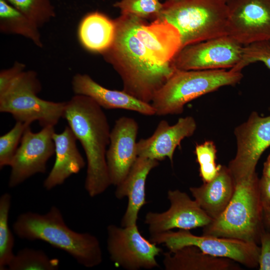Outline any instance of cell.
I'll return each mask as SVG.
<instances>
[{
    "mask_svg": "<svg viewBox=\"0 0 270 270\" xmlns=\"http://www.w3.org/2000/svg\"><path fill=\"white\" fill-rule=\"evenodd\" d=\"M150 240L156 244H164L170 252L194 246L204 253L229 258L248 268L258 267L260 247L254 243L228 238L197 236L185 230H170L150 235Z\"/></svg>",
    "mask_w": 270,
    "mask_h": 270,
    "instance_id": "ba28073f",
    "label": "cell"
},
{
    "mask_svg": "<svg viewBox=\"0 0 270 270\" xmlns=\"http://www.w3.org/2000/svg\"><path fill=\"white\" fill-rule=\"evenodd\" d=\"M0 30L23 36L38 47L43 46L38 27L6 0H0Z\"/></svg>",
    "mask_w": 270,
    "mask_h": 270,
    "instance_id": "cb8c5ba5",
    "label": "cell"
},
{
    "mask_svg": "<svg viewBox=\"0 0 270 270\" xmlns=\"http://www.w3.org/2000/svg\"><path fill=\"white\" fill-rule=\"evenodd\" d=\"M60 266L57 258H50L40 250L24 248L14 254L7 269L10 270H56Z\"/></svg>",
    "mask_w": 270,
    "mask_h": 270,
    "instance_id": "d4e9b609",
    "label": "cell"
},
{
    "mask_svg": "<svg viewBox=\"0 0 270 270\" xmlns=\"http://www.w3.org/2000/svg\"><path fill=\"white\" fill-rule=\"evenodd\" d=\"M116 34L114 20L94 12L86 14L78 28V37L86 50L102 54L111 46Z\"/></svg>",
    "mask_w": 270,
    "mask_h": 270,
    "instance_id": "603a6c76",
    "label": "cell"
},
{
    "mask_svg": "<svg viewBox=\"0 0 270 270\" xmlns=\"http://www.w3.org/2000/svg\"><path fill=\"white\" fill-rule=\"evenodd\" d=\"M244 46L228 35L222 36L182 48L172 63L179 70L230 69L241 60Z\"/></svg>",
    "mask_w": 270,
    "mask_h": 270,
    "instance_id": "30bf717a",
    "label": "cell"
},
{
    "mask_svg": "<svg viewBox=\"0 0 270 270\" xmlns=\"http://www.w3.org/2000/svg\"><path fill=\"white\" fill-rule=\"evenodd\" d=\"M236 152L228 168L236 183L252 175L262 153L270 146V114L262 116L256 111L234 130Z\"/></svg>",
    "mask_w": 270,
    "mask_h": 270,
    "instance_id": "8fae6325",
    "label": "cell"
},
{
    "mask_svg": "<svg viewBox=\"0 0 270 270\" xmlns=\"http://www.w3.org/2000/svg\"><path fill=\"white\" fill-rule=\"evenodd\" d=\"M121 14H131L146 20H154L158 16L162 4L159 0H120L114 4Z\"/></svg>",
    "mask_w": 270,
    "mask_h": 270,
    "instance_id": "f1b7e54d",
    "label": "cell"
},
{
    "mask_svg": "<svg viewBox=\"0 0 270 270\" xmlns=\"http://www.w3.org/2000/svg\"><path fill=\"white\" fill-rule=\"evenodd\" d=\"M236 184L228 166H222L211 181L200 186L190 187L194 200L212 220L227 207L235 192Z\"/></svg>",
    "mask_w": 270,
    "mask_h": 270,
    "instance_id": "44dd1931",
    "label": "cell"
},
{
    "mask_svg": "<svg viewBox=\"0 0 270 270\" xmlns=\"http://www.w3.org/2000/svg\"><path fill=\"white\" fill-rule=\"evenodd\" d=\"M260 253L258 258L260 270H270V232L265 228L260 236Z\"/></svg>",
    "mask_w": 270,
    "mask_h": 270,
    "instance_id": "1f68e13d",
    "label": "cell"
},
{
    "mask_svg": "<svg viewBox=\"0 0 270 270\" xmlns=\"http://www.w3.org/2000/svg\"><path fill=\"white\" fill-rule=\"evenodd\" d=\"M228 34L244 46L270 41V0H230Z\"/></svg>",
    "mask_w": 270,
    "mask_h": 270,
    "instance_id": "4fadbf2b",
    "label": "cell"
},
{
    "mask_svg": "<svg viewBox=\"0 0 270 270\" xmlns=\"http://www.w3.org/2000/svg\"><path fill=\"white\" fill-rule=\"evenodd\" d=\"M167 198L169 208L162 212H148L144 223L148 226L150 235L164 232L174 228L190 230L204 228L212 220L186 192L178 190H169Z\"/></svg>",
    "mask_w": 270,
    "mask_h": 270,
    "instance_id": "5bb4252c",
    "label": "cell"
},
{
    "mask_svg": "<svg viewBox=\"0 0 270 270\" xmlns=\"http://www.w3.org/2000/svg\"><path fill=\"white\" fill-rule=\"evenodd\" d=\"M75 94L90 98L106 109L120 108L138 112L144 116L156 115L151 104L142 102L124 90H110L100 85L86 74H78L72 80Z\"/></svg>",
    "mask_w": 270,
    "mask_h": 270,
    "instance_id": "ac0fdd59",
    "label": "cell"
},
{
    "mask_svg": "<svg viewBox=\"0 0 270 270\" xmlns=\"http://www.w3.org/2000/svg\"><path fill=\"white\" fill-rule=\"evenodd\" d=\"M158 161L138 156L124 180L116 186L114 195L121 200L128 198L120 225L126 227L136 224L141 208L146 204L145 186L150 172L158 165Z\"/></svg>",
    "mask_w": 270,
    "mask_h": 270,
    "instance_id": "d6986e66",
    "label": "cell"
},
{
    "mask_svg": "<svg viewBox=\"0 0 270 270\" xmlns=\"http://www.w3.org/2000/svg\"><path fill=\"white\" fill-rule=\"evenodd\" d=\"M63 118L86 154L85 189L90 197L98 196L111 185L106 160L110 134L106 116L102 108L90 98L75 94L66 102Z\"/></svg>",
    "mask_w": 270,
    "mask_h": 270,
    "instance_id": "7a4b0ae2",
    "label": "cell"
},
{
    "mask_svg": "<svg viewBox=\"0 0 270 270\" xmlns=\"http://www.w3.org/2000/svg\"><path fill=\"white\" fill-rule=\"evenodd\" d=\"M30 124L16 122L14 127L0 137V168L10 166L23 134Z\"/></svg>",
    "mask_w": 270,
    "mask_h": 270,
    "instance_id": "f546056e",
    "label": "cell"
},
{
    "mask_svg": "<svg viewBox=\"0 0 270 270\" xmlns=\"http://www.w3.org/2000/svg\"><path fill=\"white\" fill-rule=\"evenodd\" d=\"M263 222L265 229L270 232V208L263 209Z\"/></svg>",
    "mask_w": 270,
    "mask_h": 270,
    "instance_id": "836d02e7",
    "label": "cell"
},
{
    "mask_svg": "<svg viewBox=\"0 0 270 270\" xmlns=\"http://www.w3.org/2000/svg\"><path fill=\"white\" fill-rule=\"evenodd\" d=\"M11 195L3 194L0 198V270H4L13 258L14 240L8 225Z\"/></svg>",
    "mask_w": 270,
    "mask_h": 270,
    "instance_id": "484cf974",
    "label": "cell"
},
{
    "mask_svg": "<svg viewBox=\"0 0 270 270\" xmlns=\"http://www.w3.org/2000/svg\"><path fill=\"white\" fill-rule=\"evenodd\" d=\"M166 270H240L239 264L229 258L212 256L194 246L163 254Z\"/></svg>",
    "mask_w": 270,
    "mask_h": 270,
    "instance_id": "7402d4cb",
    "label": "cell"
},
{
    "mask_svg": "<svg viewBox=\"0 0 270 270\" xmlns=\"http://www.w3.org/2000/svg\"><path fill=\"white\" fill-rule=\"evenodd\" d=\"M262 176L270 177V154L264 164Z\"/></svg>",
    "mask_w": 270,
    "mask_h": 270,
    "instance_id": "e575fe53",
    "label": "cell"
},
{
    "mask_svg": "<svg viewBox=\"0 0 270 270\" xmlns=\"http://www.w3.org/2000/svg\"><path fill=\"white\" fill-rule=\"evenodd\" d=\"M216 145L211 140H206L196 146L194 152L200 166V176L203 182L212 180L221 168L222 165H217L216 162Z\"/></svg>",
    "mask_w": 270,
    "mask_h": 270,
    "instance_id": "83f0119b",
    "label": "cell"
},
{
    "mask_svg": "<svg viewBox=\"0 0 270 270\" xmlns=\"http://www.w3.org/2000/svg\"><path fill=\"white\" fill-rule=\"evenodd\" d=\"M131 16L135 34L156 60L162 64H172L182 48L178 30L164 20L156 18L148 24L144 20Z\"/></svg>",
    "mask_w": 270,
    "mask_h": 270,
    "instance_id": "e0dca14e",
    "label": "cell"
},
{
    "mask_svg": "<svg viewBox=\"0 0 270 270\" xmlns=\"http://www.w3.org/2000/svg\"><path fill=\"white\" fill-rule=\"evenodd\" d=\"M114 21V41L102 54L120 75L122 90L150 104L176 69L172 64L159 62L152 56L135 34L131 15L121 14Z\"/></svg>",
    "mask_w": 270,
    "mask_h": 270,
    "instance_id": "6da1fadb",
    "label": "cell"
},
{
    "mask_svg": "<svg viewBox=\"0 0 270 270\" xmlns=\"http://www.w3.org/2000/svg\"><path fill=\"white\" fill-rule=\"evenodd\" d=\"M138 129L134 119L123 116L116 121L110 131L106 160L111 185L117 186L124 180L138 157Z\"/></svg>",
    "mask_w": 270,
    "mask_h": 270,
    "instance_id": "9a60e30c",
    "label": "cell"
},
{
    "mask_svg": "<svg viewBox=\"0 0 270 270\" xmlns=\"http://www.w3.org/2000/svg\"><path fill=\"white\" fill-rule=\"evenodd\" d=\"M56 160L54 166L44 180L43 186L51 190L61 185L70 176L82 169L86 162L76 144L77 138L69 126L60 134L54 132Z\"/></svg>",
    "mask_w": 270,
    "mask_h": 270,
    "instance_id": "ffe728a7",
    "label": "cell"
},
{
    "mask_svg": "<svg viewBox=\"0 0 270 270\" xmlns=\"http://www.w3.org/2000/svg\"><path fill=\"white\" fill-rule=\"evenodd\" d=\"M261 62L270 70V41L254 42L244 46L242 58L234 68V70L242 72L251 64Z\"/></svg>",
    "mask_w": 270,
    "mask_h": 270,
    "instance_id": "4dcf8cb0",
    "label": "cell"
},
{
    "mask_svg": "<svg viewBox=\"0 0 270 270\" xmlns=\"http://www.w3.org/2000/svg\"><path fill=\"white\" fill-rule=\"evenodd\" d=\"M106 232L107 250L115 265L126 270L159 267L156 257L162 249L144 238L137 224L120 227L110 224L107 226Z\"/></svg>",
    "mask_w": 270,
    "mask_h": 270,
    "instance_id": "9c48e42d",
    "label": "cell"
},
{
    "mask_svg": "<svg viewBox=\"0 0 270 270\" xmlns=\"http://www.w3.org/2000/svg\"><path fill=\"white\" fill-rule=\"evenodd\" d=\"M242 78V72L232 68L176 70L154 94L150 104L156 115L180 114L189 102L221 87L236 85Z\"/></svg>",
    "mask_w": 270,
    "mask_h": 270,
    "instance_id": "8992f818",
    "label": "cell"
},
{
    "mask_svg": "<svg viewBox=\"0 0 270 270\" xmlns=\"http://www.w3.org/2000/svg\"><path fill=\"white\" fill-rule=\"evenodd\" d=\"M258 188L263 209L270 208V177L262 176L258 179Z\"/></svg>",
    "mask_w": 270,
    "mask_h": 270,
    "instance_id": "d6a6232c",
    "label": "cell"
},
{
    "mask_svg": "<svg viewBox=\"0 0 270 270\" xmlns=\"http://www.w3.org/2000/svg\"><path fill=\"white\" fill-rule=\"evenodd\" d=\"M196 128V120L190 116L180 118L172 126L162 120L150 137L136 143L138 156L158 161L168 158L172 163L176 147L184 138L192 136Z\"/></svg>",
    "mask_w": 270,
    "mask_h": 270,
    "instance_id": "2e32d148",
    "label": "cell"
},
{
    "mask_svg": "<svg viewBox=\"0 0 270 270\" xmlns=\"http://www.w3.org/2000/svg\"><path fill=\"white\" fill-rule=\"evenodd\" d=\"M40 90L34 72L21 71L0 88V112L11 114L16 122L30 124L38 121L42 128L54 126L63 118L66 102L40 98L37 95Z\"/></svg>",
    "mask_w": 270,
    "mask_h": 270,
    "instance_id": "52a82bcc",
    "label": "cell"
},
{
    "mask_svg": "<svg viewBox=\"0 0 270 270\" xmlns=\"http://www.w3.org/2000/svg\"><path fill=\"white\" fill-rule=\"evenodd\" d=\"M156 18L178 30L182 48L228 34V8L224 0H167Z\"/></svg>",
    "mask_w": 270,
    "mask_h": 270,
    "instance_id": "277c9868",
    "label": "cell"
},
{
    "mask_svg": "<svg viewBox=\"0 0 270 270\" xmlns=\"http://www.w3.org/2000/svg\"><path fill=\"white\" fill-rule=\"evenodd\" d=\"M224 2H226V3L230 1V0H224Z\"/></svg>",
    "mask_w": 270,
    "mask_h": 270,
    "instance_id": "d590c367",
    "label": "cell"
},
{
    "mask_svg": "<svg viewBox=\"0 0 270 270\" xmlns=\"http://www.w3.org/2000/svg\"><path fill=\"white\" fill-rule=\"evenodd\" d=\"M256 172L236 182L234 194L224 210L217 218L202 228V234L228 238L258 244L265 228L263 207Z\"/></svg>",
    "mask_w": 270,
    "mask_h": 270,
    "instance_id": "5b68a950",
    "label": "cell"
},
{
    "mask_svg": "<svg viewBox=\"0 0 270 270\" xmlns=\"http://www.w3.org/2000/svg\"><path fill=\"white\" fill-rule=\"evenodd\" d=\"M38 28L55 16L50 0H6Z\"/></svg>",
    "mask_w": 270,
    "mask_h": 270,
    "instance_id": "4316f807",
    "label": "cell"
},
{
    "mask_svg": "<svg viewBox=\"0 0 270 270\" xmlns=\"http://www.w3.org/2000/svg\"><path fill=\"white\" fill-rule=\"evenodd\" d=\"M54 127H43L38 132H33L30 126L26 128L10 166L9 188H15L32 176L46 172L47 162L55 154Z\"/></svg>",
    "mask_w": 270,
    "mask_h": 270,
    "instance_id": "7c38bea8",
    "label": "cell"
},
{
    "mask_svg": "<svg viewBox=\"0 0 270 270\" xmlns=\"http://www.w3.org/2000/svg\"><path fill=\"white\" fill-rule=\"evenodd\" d=\"M12 229L22 239L42 240L64 251L84 267L94 268L102 262L98 239L90 233L70 229L56 206L44 214L32 212L21 214L14 222Z\"/></svg>",
    "mask_w": 270,
    "mask_h": 270,
    "instance_id": "3957f363",
    "label": "cell"
}]
</instances>
